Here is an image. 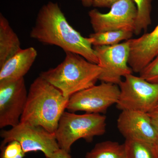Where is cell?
<instances>
[{
  "label": "cell",
  "instance_id": "obj_16",
  "mask_svg": "<svg viewBox=\"0 0 158 158\" xmlns=\"http://www.w3.org/2000/svg\"><path fill=\"white\" fill-rule=\"evenodd\" d=\"M134 32L126 31H113L94 33L89 35L94 46L113 45L123 40L131 39Z\"/></svg>",
  "mask_w": 158,
  "mask_h": 158
},
{
  "label": "cell",
  "instance_id": "obj_1",
  "mask_svg": "<svg viewBox=\"0 0 158 158\" xmlns=\"http://www.w3.org/2000/svg\"><path fill=\"white\" fill-rule=\"evenodd\" d=\"M30 35L43 44L56 46L65 52L78 54L98 64L91 39L83 37L70 25L57 3L48 2L41 7Z\"/></svg>",
  "mask_w": 158,
  "mask_h": 158
},
{
  "label": "cell",
  "instance_id": "obj_26",
  "mask_svg": "<svg viewBox=\"0 0 158 158\" xmlns=\"http://www.w3.org/2000/svg\"><path fill=\"white\" fill-rule=\"evenodd\" d=\"M158 109V101L157 102V104L156 105L155 108L154 109Z\"/></svg>",
  "mask_w": 158,
  "mask_h": 158
},
{
  "label": "cell",
  "instance_id": "obj_11",
  "mask_svg": "<svg viewBox=\"0 0 158 158\" xmlns=\"http://www.w3.org/2000/svg\"><path fill=\"white\" fill-rule=\"evenodd\" d=\"M118 131L125 140L146 142L156 147L158 143V131L148 113L125 110L117 120Z\"/></svg>",
  "mask_w": 158,
  "mask_h": 158
},
{
  "label": "cell",
  "instance_id": "obj_19",
  "mask_svg": "<svg viewBox=\"0 0 158 158\" xmlns=\"http://www.w3.org/2000/svg\"><path fill=\"white\" fill-rule=\"evenodd\" d=\"M1 158H24L25 153L18 141H12L1 146Z\"/></svg>",
  "mask_w": 158,
  "mask_h": 158
},
{
  "label": "cell",
  "instance_id": "obj_8",
  "mask_svg": "<svg viewBox=\"0 0 158 158\" xmlns=\"http://www.w3.org/2000/svg\"><path fill=\"white\" fill-rule=\"evenodd\" d=\"M130 40L115 45L94 46L98 65L102 70L98 80L118 85L123 77L132 74L128 64Z\"/></svg>",
  "mask_w": 158,
  "mask_h": 158
},
{
  "label": "cell",
  "instance_id": "obj_13",
  "mask_svg": "<svg viewBox=\"0 0 158 158\" xmlns=\"http://www.w3.org/2000/svg\"><path fill=\"white\" fill-rule=\"evenodd\" d=\"M37 56V51L34 48L21 49L0 67V81L24 78Z\"/></svg>",
  "mask_w": 158,
  "mask_h": 158
},
{
  "label": "cell",
  "instance_id": "obj_9",
  "mask_svg": "<svg viewBox=\"0 0 158 158\" xmlns=\"http://www.w3.org/2000/svg\"><path fill=\"white\" fill-rule=\"evenodd\" d=\"M88 15L94 33L126 31L134 33L137 10L133 0H119L107 13L93 9Z\"/></svg>",
  "mask_w": 158,
  "mask_h": 158
},
{
  "label": "cell",
  "instance_id": "obj_10",
  "mask_svg": "<svg viewBox=\"0 0 158 158\" xmlns=\"http://www.w3.org/2000/svg\"><path fill=\"white\" fill-rule=\"evenodd\" d=\"M24 78L0 81V128L14 127L20 121L27 99Z\"/></svg>",
  "mask_w": 158,
  "mask_h": 158
},
{
  "label": "cell",
  "instance_id": "obj_18",
  "mask_svg": "<svg viewBox=\"0 0 158 158\" xmlns=\"http://www.w3.org/2000/svg\"><path fill=\"white\" fill-rule=\"evenodd\" d=\"M137 10L134 34L139 35L142 31H147L151 24L152 0H133Z\"/></svg>",
  "mask_w": 158,
  "mask_h": 158
},
{
  "label": "cell",
  "instance_id": "obj_24",
  "mask_svg": "<svg viewBox=\"0 0 158 158\" xmlns=\"http://www.w3.org/2000/svg\"><path fill=\"white\" fill-rule=\"evenodd\" d=\"M82 3V5L85 7H90L92 6L93 0H77Z\"/></svg>",
  "mask_w": 158,
  "mask_h": 158
},
{
  "label": "cell",
  "instance_id": "obj_22",
  "mask_svg": "<svg viewBox=\"0 0 158 158\" xmlns=\"http://www.w3.org/2000/svg\"><path fill=\"white\" fill-rule=\"evenodd\" d=\"M148 113L153 124L158 131V109H155Z\"/></svg>",
  "mask_w": 158,
  "mask_h": 158
},
{
  "label": "cell",
  "instance_id": "obj_20",
  "mask_svg": "<svg viewBox=\"0 0 158 158\" xmlns=\"http://www.w3.org/2000/svg\"><path fill=\"white\" fill-rule=\"evenodd\" d=\"M139 74L140 77L148 81L158 85V55Z\"/></svg>",
  "mask_w": 158,
  "mask_h": 158
},
{
  "label": "cell",
  "instance_id": "obj_25",
  "mask_svg": "<svg viewBox=\"0 0 158 158\" xmlns=\"http://www.w3.org/2000/svg\"><path fill=\"white\" fill-rule=\"evenodd\" d=\"M156 151L157 156V158H158V143L156 146Z\"/></svg>",
  "mask_w": 158,
  "mask_h": 158
},
{
  "label": "cell",
  "instance_id": "obj_12",
  "mask_svg": "<svg viewBox=\"0 0 158 158\" xmlns=\"http://www.w3.org/2000/svg\"><path fill=\"white\" fill-rule=\"evenodd\" d=\"M130 41L128 64L133 72L140 73L158 55V24L150 33Z\"/></svg>",
  "mask_w": 158,
  "mask_h": 158
},
{
  "label": "cell",
  "instance_id": "obj_14",
  "mask_svg": "<svg viewBox=\"0 0 158 158\" xmlns=\"http://www.w3.org/2000/svg\"><path fill=\"white\" fill-rule=\"evenodd\" d=\"M19 38L9 21L0 14V67L21 49Z\"/></svg>",
  "mask_w": 158,
  "mask_h": 158
},
{
  "label": "cell",
  "instance_id": "obj_17",
  "mask_svg": "<svg viewBox=\"0 0 158 158\" xmlns=\"http://www.w3.org/2000/svg\"><path fill=\"white\" fill-rule=\"evenodd\" d=\"M124 145L126 158H158L156 147L148 143L125 140Z\"/></svg>",
  "mask_w": 158,
  "mask_h": 158
},
{
  "label": "cell",
  "instance_id": "obj_23",
  "mask_svg": "<svg viewBox=\"0 0 158 158\" xmlns=\"http://www.w3.org/2000/svg\"><path fill=\"white\" fill-rule=\"evenodd\" d=\"M69 153L60 148L54 153L51 158H72Z\"/></svg>",
  "mask_w": 158,
  "mask_h": 158
},
{
  "label": "cell",
  "instance_id": "obj_6",
  "mask_svg": "<svg viewBox=\"0 0 158 158\" xmlns=\"http://www.w3.org/2000/svg\"><path fill=\"white\" fill-rule=\"evenodd\" d=\"M3 141L1 146L10 141H16L20 144L25 153L41 152L46 158L60 149L55 134L43 127L20 122L8 130L1 132Z\"/></svg>",
  "mask_w": 158,
  "mask_h": 158
},
{
  "label": "cell",
  "instance_id": "obj_4",
  "mask_svg": "<svg viewBox=\"0 0 158 158\" xmlns=\"http://www.w3.org/2000/svg\"><path fill=\"white\" fill-rule=\"evenodd\" d=\"M106 119L99 113L77 114L65 111L55 134L59 148L69 152L72 145L79 139L91 142L95 136L104 135Z\"/></svg>",
  "mask_w": 158,
  "mask_h": 158
},
{
  "label": "cell",
  "instance_id": "obj_2",
  "mask_svg": "<svg viewBox=\"0 0 158 158\" xmlns=\"http://www.w3.org/2000/svg\"><path fill=\"white\" fill-rule=\"evenodd\" d=\"M69 99L53 85L37 77L30 86L20 122L41 127L55 134Z\"/></svg>",
  "mask_w": 158,
  "mask_h": 158
},
{
  "label": "cell",
  "instance_id": "obj_5",
  "mask_svg": "<svg viewBox=\"0 0 158 158\" xmlns=\"http://www.w3.org/2000/svg\"><path fill=\"white\" fill-rule=\"evenodd\" d=\"M119 84L120 94L116 104L118 110L148 113L158 101V85L133 74L125 77Z\"/></svg>",
  "mask_w": 158,
  "mask_h": 158
},
{
  "label": "cell",
  "instance_id": "obj_21",
  "mask_svg": "<svg viewBox=\"0 0 158 158\" xmlns=\"http://www.w3.org/2000/svg\"><path fill=\"white\" fill-rule=\"evenodd\" d=\"M119 0H93L92 6L96 8H108L111 7Z\"/></svg>",
  "mask_w": 158,
  "mask_h": 158
},
{
  "label": "cell",
  "instance_id": "obj_7",
  "mask_svg": "<svg viewBox=\"0 0 158 158\" xmlns=\"http://www.w3.org/2000/svg\"><path fill=\"white\" fill-rule=\"evenodd\" d=\"M119 94L118 85L102 82L72 95L66 109L72 113L83 111L88 113H106L110 106L117 103Z\"/></svg>",
  "mask_w": 158,
  "mask_h": 158
},
{
  "label": "cell",
  "instance_id": "obj_3",
  "mask_svg": "<svg viewBox=\"0 0 158 158\" xmlns=\"http://www.w3.org/2000/svg\"><path fill=\"white\" fill-rule=\"evenodd\" d=\"M64 60L39 76L59 89L65 97L95 85L102 71L98 64L78 54L66 52Z\"/></svg>",
  "mask_w": 158,
  "mask_h": 158
},
{
  "label": "cell",
  "instance_id": "obj_15",
  "mask_svg": "<svg viewBox=\"0 0 158 158\" xmlns=\"http://www.w3.org/2000/svg\"><path fill=\"white\" fill-rule=\"evenodd\" d=\"M86 158H126L124 144L111 141L98 143L86 154Z\"/></svg>",
  "mask_w": 158,
  "mask_h": 158
}]
</instances>
